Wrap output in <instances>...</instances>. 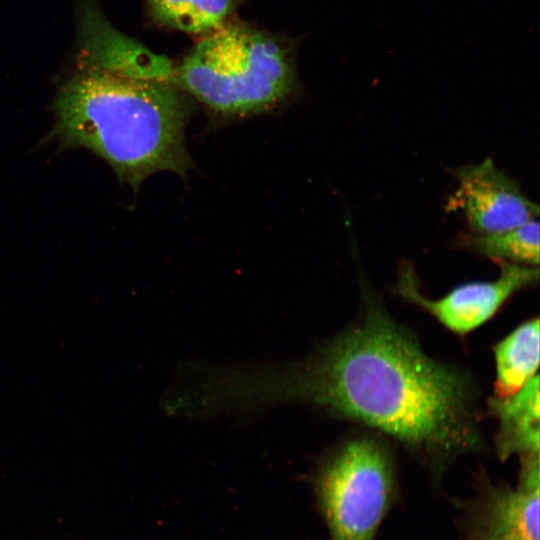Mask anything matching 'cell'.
<instances>
[{"label":"cell","mask_w":540,"mask_h":540,"mask_svg":"<svg viewBox=\"0 0 540 540\" xmlns=\"http://www.w3.org/2000/svg\"><path fill=\"white\" fill-rule=\"evenodd\" d=\"M360 319L307 360L241 376L243 402L301 400L376 429L434 467L481 448L476 388L435 361L364 282Z\"/></svg>","instance_id":"cell-1"},{"label":"cell","mask_w":540,"mask_h":540,"mask_svg":"<svg viewBox=\"0 0 540 540\" xmlns=\"http://www.w3.org/2000/svg\"><path fill=\"white\" fill-rule=\"evenodd\" d=\"M194 104L169 80L76 69L54 101L55 134L66 147L101 157L122 183L137 189L156 172L186 176L185 128Z\"/></svg>","instance_id":"cell-2"},{"label":"cell","mask_w":540,"mask_h":540,"mask_svg":"<svg viewBox=\"0 0 540 540\" xmlns=\"http://www.w3.org/2000/svg\"><path fill=\"white\" fill-rule=\"evenodd\" d=\"M171 81L218 120L269 112L299 89L297 42L234 18L173 62Z\"/></svg>","instance_id":"cell-3"},{"label":"cell","mask_w":540,"mask_h":540,"mask_svg":"<svg viewBox=\"0 0 540 540\" xmlns=\"http://www.w3.org/2000/svg\"><path fill=\"white\" fill-rule=\"evenodd\" d=\"M395 467L386 442L369 434L344 442L316 479L332 540H373L395 496Z\"/></svg>","instance_id":"cell-4"},{"label":"cell","mask_w":540,"mask_h":540,"mask_svg":"<svg viewBox=\"0 0 540 540\" xmlns=\"http://www.w3.org/2000/svg\"><path fill=\"white\" fill-rule=\"evenodd\" d=\"M500 274L493 281L467 282L436 300L427 298L410 262L400 265L395 293L432 315L444 327L465 335L491 319L519 291L539 280L536 266L498 262Z\"/></svg>","instance_id":"cell-5"},{"label":"cell","mask_w":540,"mask_h":540,"mask_svg":"<svg viewBox=\"0 0 540 540\" xmlns=\"http://www.w3.org/2000/svg\"><path fill=\"white\" fill-rule=\"evenodd\" d=\"M451 173L457 187L446 209L462 213L469 233L502 232L537 219L538 205L492 159L458 167Z\"/></svg>","instance_id":"cell-6"},{"label":"cell","mask_w":540,"mask_h":540,"mask_svg":"<svg viewBox=\"0 0 540 540\" xmlns=\"http://www.w3.org/2000/svg\"><path fill=\"white\" fill-rule=\"evenodd\" d=\"M76 69L171 81L172 63L120 32L95 0H78Z\"/></svg>","instance_id":"cell-7"},{"label":"cell","mask_w":540,"mask_h":540,"mask_svg":"<svg viewBox=\"0 0 540 540\" xmlns=\"http://www.w3.org/2000/svg\"><path fill=\"white\" fill-rule=\"evenodd\" d=\"M539 455L521 457L517 488L491 490L485 536L492 540H539Z\"/></svg>","instance_id":"cell-8"},{"label":"cell","mask_w":540,"mask_h":540,"mask_svg":"<svg viewBox=\"0 0 540 540\" xmlns=\"http://www.w3.org/2000/svg\"><path fill=\"white\" fill-rule=\"evenodd\" d=\"M539 402L538 374L516 393L488 399V409L498 421L494 443L501 460L513 455H539Z\"/></svg>","instance_id":"cell-9"},{"label":"cell","mask_w":540,"mask_h":540,"mask_svg":"<svg viewBox=\"0 0 540 540\" xmlns=\"http://www.w3.org/2000/svg\"><path fill=\"white\" fill-rule=\"evenodd\" d=\"M156 26L202 38L231 20L244 0H143Z\"/></svg>","instance_id":"cell-10"},{"label":"cell","mask_w":540,"mask_h":540,"mask_svg":"<svg viewBox=\"0 0 540 540\" xmlns=\"http://www.w3.org/2000/svg\"><path fill=\"white\" fill-rule=\"evenodd\" d=\"M539 319L519 325L494 347L495 396L506 397L520 390L539 368Z\"/></svg>","instance_id":"cell-11"},{"label":"cell","mask_w":540,"mask_h":540,"mask_svg":"<svg viewBox=\"0 0 540 540\" xmlns=\"http://www.w3.org/2000/svg\"><path fill=\"white\" fill-rule=\"evenodd\" d=\"M463 247L494 262L536 266L539 264V222L537 219L509 230L491 234L467 233Z\"/></svg>","instance_id":"cell-12"},{"label":"cell","mask_w":540,"mask_h":540,"mask_svg":"<svg viewBox=\"0 0 540 540\" xmlns=\"http://www.w3.org/2000/svg\"><path fill=\"white\" fill-rule=\"evenodd\" d=\"M481 540H492V539L488 538L487 536H484V538Z\"/></svg>","instance_id":"cell-13"}]
</instances>
